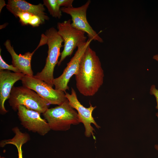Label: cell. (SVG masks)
Here are the masks:
<instances>
[{"label": "cell", "instance_id": "2e32d148", "mask_svg": "<svg viewBox=\"0 0 158 158\" xmlns=\"http://www.w3.org/2000/svg\"><path fill=\"white\" fill-rule=\"evenodd\" d=\"M0 49V71L6 70L13 71L15 73H21L20 70L17 68L14 67L12 64L9 65L7 64L2 59Z\"/></svg>", "mask_w": 158, "mask_h": 158}, {"label": "cell", "instance_id": "9c48e42d", "mask_svg": "<svg viewBox=\"0 0 158 158\" xmlns=\"http://www.w3.org/2000/svg\"><path fill=\"white\" fill-rule=\"evenodd\" d=\"M92 40V39L89 38L85 43L78 47L74 56L67 63L63 73L58 77L54 78L53 83L55 89L64 92L66 90H69L68 83L69 80L72 76L77 73L82 57L86 48Z\"/></svg>", "mask_w": 158, "mask_h": 158}, {"label": "cell", "instance_id": "8992f818", "mask_svg": "<svg viewBox=\"0 0 158 158\" xmlns=\"http://www.w3.org/2000/svg\"><path fill=\"white\" fill-rule=\"evenodd\" d=\"M21 80L23 86L36 92L49 105H59L67 99L64 92L54 89L46 82L34 76L25 75Z\"/></svg>", "mask_w": 158, "mask_h": 158}, {"label": "cell", "instance_id": "ba28073f", "mask_svg": "<svg viewBox=\"0 0 158 158\" xmlns=\"http://www.w3.org/2000/svg\"><path fill=\"white\" fill-rule=\"evenodd\" d=\"M17 111L21 124L28 131L44 136L51 130L46 120L41 117L40 113L22 105L18 107Z\"/></svg>", "mask_w": 158, "mask_h": 158}, {"label": "cell", "instance_id": "277c9868", "mask_svg": "<svg viewBox=\"0 0 158 158\" xmlns=\"http://www.w3.org/2000/svg\"><path fill=\"white\" fill-rule=\"evenodd\" d=\"M12 109L17 111L20 105L29 109L43 114L49 108V105L36 92L23 86L13 87L8 98Z\"/></svg>", "mask_w": 158, "mask_h": 158}, {"label": "cell", "instance_id": "e0dca14e", "mask_svg": "<svg viewBox=\"0 0 158 158\" xmlns=\"http://www.w3.org/2000/svg\"><path fill=\"white\" fill-rule=\"evenodd\" d=\"M150 93L151 95H154L156 98L157 102L156 108L158 110L156 115L158 118V89L156 88L154 85H152L151 86L150 90Z\"/></svg>", "mask_w": 158, "mask_h": 158}, {"label": "cell", "instance_id": "7a4b0ae2", "mask_svg": "<svg viewBox=\"0 0 158 158\" xmlns=\"http://www.w3.org/2000/svg\"><path fill=\"white\" fill-rule=\"evenodd\" d=\"M44 35L47 37L46 44L48 47L46 63L42 70L37 73L34 76L53 87L54 68L58 63V58L61 55L60 49L63 46L62 45L63 40L57 30L54 27L47 30Z\"/></svg>", "mask_w": 158, "mask_h": 158}, {"label": "cell", "instance_id": "8fae6325", "mask_svg": "<svg viewBox=\"0 0 158 158\" xmlns=\"http://www.w3.org/2000/svg\"><path fill=\"white\" fill-rule=\"evenodd\" d=\"M46 44V39L43 37H41L39 45L32 52H28L23 55H18L16 53L9 40H7L4 44L11 56L12 65L18 68L24 75L32 76L34 75L31 65L32 55L38 48Z\"/></svg>", "mask_w": 158, "mask_h": 158}, {"label": "cell", "instance_id": "ac0fdd59", "mask_svg": "<svg viewBox=\"0 0 158 158\" xmlns=\"http://www.w3.org/2000/svg\"><path fill=\"white\" fill-rule=\"evenodd\" d=\"M42 24L43 23L40 18L37 16L34 15L29 23V25L33 27H36Z\"/></svg>", "mask_w": 158, "mask_h": 158}, {"label": "cell", "instance_id": "ffe728a7", "mask_svg": "<svg viewBox=\"0 0 158 158\" xmlns=\"http://www.w3.org/2000/svg\"><path fill=\"white\" fill-rule=\"evenodd\" d=\"M23 145V143L20 142L16 143L15 145L18 151V158H23L22 150V147Z\"/></svg>", "mask_w": 158, "mask_h": 158}, {"label": "cell", "instance_id": "30bf717a", "mask_svg": "<svg viewBox=\"0 0 158 158\" xmlns=\"http://www.w3.org/2000/svg\"><path fill=\"white\" fill-rule=\"evenodd\" d=\"M65 92V96L68 100L69 104L72 107L77 110L80 122L84 125L85 136L87 137L92 136L94 139L95 140L96 138L94 134L95 130L91 124H93L97 128H100L95 122L92 115L93 111L96 107H93L90 104L89 107H84L78 100L76 92L72 87L71 88V94L66 92Z\"/></svg>", "mask_w": 158, "mask_h": 158}, {"label": "cell", "instance_id": "9a60e30c", "mask_svg": "<svg viewBox=\"0 0 158 158\" xmlns=\"http://www.w3.org/2000/svg\"><path fill=\"white\" fill-rule=\"evenodd\" d=\"M34 15H35L27 12H21L17 13L15 17L19 18L20 21L22 25H29Z\"/></svg>", "mask_w": 158, "mask_h": 158}, {"label": "cell", "instance_id": "7c38bea8", "mask_svg": "<svg viewBox=\"0 0 158 158\" xmlns=\"http://www.w3.org/2000/svg\"><path fill=\"white\" fill-rule=\"evenodd\" d=\"M22 73L11 72L8 70L0 71V113L3 115L8 111L4 107L6 100L8 99L14 84L21 80L24 76Z\"/></svg>", "mask_w": 158, "mask_h": 158}, {"label": "cell", "instance_id": "52a82bcc", "mask_svg": "<svg viewBox=\"0 0 158 158\" xmlns=\"http://www.w3.org/2000/svg\"><path fill=\"white\" fill-rule=\"evenodd\" d=\"M88 0L82 6L78 7H62L61 11L69 15L71 17V25L73 28L86 33L89 38L102 43L103 40L89 23L86 17L87 10L90 4Z\"/></svg>", "mask_w": 158, "mask_h": 158}, {"label": "cell", "instance_id": "44dd1931", "mask_svg": "<svg viewBox=\"0 0 158 158\" xmlns=\"http://www.w3.org/2000/svg\"><path fill=\"white\" fill-rule=\"evenodd\" d=\"M6 5V4L5 1L3 0H1L0 1V11H1L3 8Z\"/></svg>", "mask_w": 158, "mask_h": 158}, {"label": "cell", "instance_id": "6da1fadb", "mask_svg": "<svg viewBox=\"0 0 158 158\" xmlns=\"http://www.w3.org/2000/svg\"><path fill=\"white\" fill-rule=\"evenodd\" d=\"M75 75L76 87L85 96L94 95L103 83L104 74L100 59L90 45L82 57Z\"/></svg>", "mask_w": 158, "mask_h": 158}, {"label": "cell", "instance_id": "d6986e66", "mask_svg": "<svg viewBox=\"0 0 158 158\" xmlns=\"http://www.w3.org/2000/svg\"><path fill=\"white\" fill-rule=\"evenodd\" d=\"M59 6L66 8L73 6L72 4L74 1L73 0H57Z\"/></svg>", "mask_w": 158, "mask_h": 158}, {"label": "cell", "instance_id": "4fadbf2b", "mask_svg": "<svg viewBox=\"0 0 158 158\" xmlns=\"http://www.w3.org/2000/svg\"><path fill=\"white\" fill-rule=\"evenodd\" d=\"M44 5L40 3L33 5L23 0H8L6 7L7 10L15 17L19 12L30 13L39 16L43 23L45 20H49V17L45 12Z\"/></svg>", "mask_w": 158, "mask_h": 158}, {"label": "cell", "instance_id": "3957f363", "mask_svg": "<svg viewBox=\"0 0 158 158\" xmlns=\"http://www.w3.org/2000/svg\"><path fill=\"white\" fill-rule=\"evenodd\" d=\"M42 114L51 130L55 131H67L71 125L81 122L78 113L68 99L57 106L48 108Z\"/></svg>", "mask_w": 158, "mask_h": 158}, {"label": "cell", "instance_id": "7402d4cb", "mask_svg": "<svg viewBox=\"0 0 158 158\" xmlns=\"http://www.w3.org/2000/svg\"><path fill=\"white\" fill-rule=\"evenodd\" d=\"M152 58L154 59L158 62V54L154 55Z\"/></svg>", "mask_w": 158, "mask_h": 158}, {"label": "cell", "instance_id": "603a6c76", "mask_svg": "<svg viewBox=\"0 0 158 158\" xmlns=\"http://www.w3.org/2000/svg\"><path fill=\"white\" fill-rule=\"evenodd\" d=\"M154 148L155 149L158 151V145H154Z\"/></svg>", "mask_w": 158, "mask_h": 158}, {"label": "cell", "instance_id": "5b68a950", "mask_svg": "<svg viewBox=\"0 0 158 158\" xmlns=\"http://www.w3.org/2000/svg\"><path fill=\"white\" fill-rule=\"evenodd\" d=\"M71 21L69 19L57 24L58 32L64 42L63 49L61 53L60 59L58 63V66L66 57L71 56L76 47L87 41L85 32L73 27Z\"/></svg>", "mask_w": 158, "mask_h": 158}, {"label": "cell", "instance_id": "5bb4252c", "mask_svg": "<svg viewBox=\"0 0 158 158\" xmlns=\"http://www.w3.org/2000/svg\"><path fill=\"white\" fill-rule=\"evenodd\" d=\"M43 2L51 16L55 18H61L62 11L57 0H44Z\"/></svg>", "mask_w": 158, "mask_h": 158}, {"label": "cell", "instance_id": "cb8c5ba5", "mask_svg": "<svg viewBox=\"0 0 158 158\" xmlns=\"http://www.w3.org/2000/svg\"><path fill=\"white\" fill-rule=\"evenodd\" d=\"M0 158H5L4 157H0Z\"/></svg>", "mask_w": 158, "mask_h": 158}]
</instances>
